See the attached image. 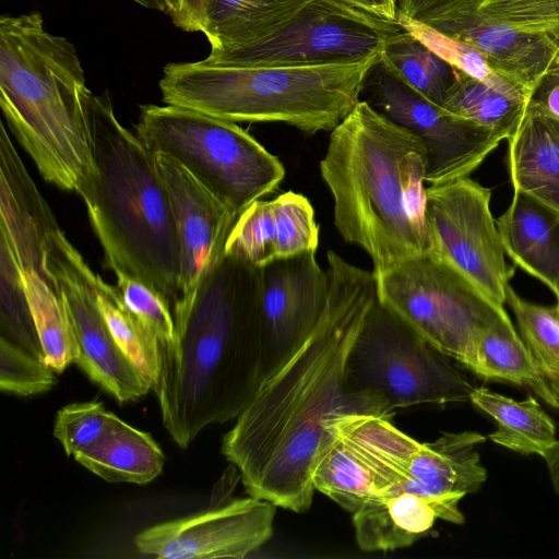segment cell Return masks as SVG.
<instances>
[{"label": "cell", "instance_id": "cell-1", "mask_svg": "<svg viewBox=\"0 0 559 559\" xmlns=\"http://www.w3.org/2000/svg\"><path fill=\"white\" fill-rule=\"evenodd\" d=\"M330 292L318 323L259 388L222 440L249 496L296 513L308 511L314 459L334 415L359 413L348 396L352 348L377 301L373 272L329 251Z\"/></svg>", "mask_w": 559, "mask_h": 559}, {"label": "cell", "instance_id": "cell-2", "mask_svg": "<svg viewBox=\"0 0 559 559\" xmlns=\"http://www.w3.org/2000/svg\"><path fill=\"white\" fill-rule=\"evenodd\" d=\"M260 267L225 255L190 310L159 343L153 389L171 439L187 448L207 426L236 419L262 384Z\"/></svg>", "mask_w": 559, "mask_h": 559}, {"label": "cell", "instance_id": "cell-3", "mask_svg": "<svg viewBox=\"0 0 559 559\" xmlns=\"http://www.w3.org/2000/svg\"><path fill=\"white\" fill-rule=\"evenodd\" d=\"M320 173L334 224L382 272L430 251L426 225V151L415 134L359 100L331 131Z\"/></svg>", "mask_w": 559, "mask_h": 559}, {"label": "cell", "instance_id": "cell-4", "mask_svg": "<svg viewBox=\"0 0 559 559\" xmlns=\"http://www.w3.org/2000/svg\"><path fill=\"white\" fill-rule=\"evenodd\" d=\"M87 120L95 173L79 194L106 266L144 283L173 308L180 292L179 243L155 156L120 123L107 94L93 93Z\"/></svg>", "mask_w": 559, "mask_h": 559}, {"label": "cell", "instance_id": "cell-5", "mask_svg": "<svg viewBox=\"0 0 559 559\" xmlns=\"http://www.w3.org/2000/svg\"><path fill=\"white\" fill-rule=\"evenodd\" d=\"M93 92L79 53L50 33L40 12L0 19V106L40 176L80 192L95 173L87 104Z\"/></svg>", "mask_w": 559, "mask_h": 559}, {"label": "cell", "instance_id": "cell-6", "mask_svg": "<svg viewBox=\"0 0 559 559\" xmlns=\"http://www.w3.org/2000/svg\"><path fill=\"white\" fill-rule=\"evenodd\" d=\"M380 55L357 62L297 67H225L200 61L164 67L165 104L233 122H282L332 131L357 105Z\"/></svg>", "mask_w": 559, "mask_h": 559}, {"label": "cell", "instance_id": "cell-7", "mask_svg": "<svg viewBox=\"0 0 559 559\" xmlns=\"http://www.w3.org/2000/svg\"><path fill=\"white\" fill-rule=\"evenodd\" d=\"M134 130L152 153L174 158L238 215L285 177L280 159L233 121L150 104L141 106Z\"/></svg>", "mask_w": 559, "mask_h": 559}, {"label": "cell", "instance_id": "cell-8", "mask_svg": "<svg viewBox=\"0 0 559 559\" xmlns=\"http://www.w3.org/2000/svg\"><path fill=\"white\" fill-rule=\"evenodd\" d=\"M346 388L364 414L469 401L474 386L441 352L377 301L352 348Z\"/></svg>", "mask_w": 559, "mask_h": 559}, {"label": "cell", "instance_id": "cell-9", "mask_svg": "<svg viewBox=\"0 0 559 559\" xmlns=\"http://www.w3.org/2000/svg\"><path fill=\"white\" fill-rule=\"evenodd\" d=\"M373 274L378 300L471 371L481 332L508 314L430 251Z\"/></svg>", "mask_w": 559, "mask_h": 559}, {"label": "cell", "instance_id": "cell-10", "mask_svg": "<svg viewBox=\"0 0 559 559\" xmlns=\"http://www.w3.org/2000/svg\"><path fill=\"white\" fill-rule=\"evenodd\" d=\"M419 21L476 48L526 98L559 69V0H451Z\"/></svg>", "mask_w": 559, "mask_h": 559}, {"label": "cell", "instance_id": "cell-11", "mask_svg": "<svg viewBox=\"0 0 559 559\" xmlns=\"http://www.w3.org/2000/svg\"><path fill=\"white\" fill-rule=\"evenodd\" d=\"M403 31L334 0H309L265 35L239 46L210 51L202 61L225 67H297L357 62L381 55Z\"/></svg>", "mask_w": 559, "mask_h": 559}, {"label": "cell", "instance_id": "cell-12", "mask_svg": "<svg viewBox=\"0 0 559 559\" xmlns=\"http://www.w3.org/2000/svg\"><path fill=\"white\" fill-rule=\"evenodd\" d=\"M491 190L464 177L427 187L430 252L447 262L499 307L514 267L490 211Z\"/></svg>", "mask_w": 559, "mask_h": 559}, {"label": "cell", "instance_id": "cell-13", "mask_svg": "<svg viewBox=\"0 0 559 559\" xmlns=\"http://www.w3.org/2000/svg\"><path fill=\"white\" fill-rule=\"evenodd\" d=\"M46 269L74 331L75 364L119 403L144 396L152 386L116 345L97 305L95 272L61 228L48 240Z\"/></svg>", "mask_w": 559, "mask_h": 559}, {"label": "cell", "instance_id": "cell-14", "mask_svg": "<svg viewBox=\"0 0 559 559\" xmlns=\"http://www.w3.org/2000/svg\"><path fill=\"white\" fill-rule=\"evenodd\" d=\"M368 103L419 138L429 185L468 177L502 141L495 132L428 100L382 68Z\"/></svg>", "mask_w": 559, "mask_h": 559}, {"label": "cell", "instance_id": "cell-15", "mask_svg": "<svg viewBox=\"0 0 559 559\" xmlns=\"http://www.w3.org/2000/svg\"><path fill=\"white\" fill-rule=\"evenodd\" d=\"M329 292V272L318 263L313 250L260 266L262 383L313 330L324 311Z\"/></svg>", "mask_w": 559, "mask_h": 559}, {"label": "cell", "instance_id": "cell-16", "mask_svg": "<svg viewBox=\"0 0 559 559\" xmlns=\"http://www.w3.org/2000/svg\"><path fill=\"white\" fill-rule=\"evenodd\" d=\"M276 508L252 496L235 499L150 526L134 544L141 554L160 559L245 558L272 537Z\"/></svg>", "mask_w": 559, "mask_h": 559}, {"label": "cell", "instance_id": "cell-17", "mask_svg": "<svg viewBox=\"0 0 559 559\" xmlns=\"http://www.w3.org/2000/svg\"><path fill=\"white\" fill-rule=\"evenodd\" d=\"M169 193L180 253V292L173 317L187 313L204 282L225 258L229 233L239 216L183 166L153 153Z\"/></svg>", "mask_w": 559, "mask_h": 559}, {"label": "cell", "instance_id": "cell-18", "mask_svg": "<svg viewBox=\"0 0 559 559\" xmlns=\"http://www.w3.org/2000/svg\"><path fill=\"white\" fill-rule=\"evenodd\" d=\"M320 227L310 201L287 191L271 201L257 200L237 217L225 247V255L253 266L313 250Z\"/></svg>", "mask_w": 559, "mask_h": 559}, {"label": "cell", "instance_id": "cell-19", "mask_svg": "<svg viewBox=\"0 0 559 559\" xmlns=\"http://www.w3.org/2000/svg\"><path fill=\"white\" fill-rule=\"evenodd\" d=\"M60 227L12 143L0 128V234L8 239L21 270H32L55 290L46 269V249ZM57 293V292H56Z\"/></svg>", "mask_w": 559, "mask_h": 559}, {"label": "cell", "instance_id": "cell-20", "mask_svg": "<svg viewBox=\"0 0 559 559\" xmlns=\"http://www.w3.org/2000/svg\"><path fill=\"white\" fill-rule=\"evenodd\" d=\"M465 496L428 497L412 492L372 498L352 513L355 538L364 551L406 548L427 535L437 520L464 523L459 502Z\"/></svg>", "mask_w": 559, "mask_h": 559}, {"label": "cell", "instance_id": "cell-21", "mask_svg": "<svg viewBox=\"0 0 559 559\" xmlns=\"http://www.w3.org/2000/svg\"><path fill=\"white\" fill-rule=\"evenodd\" d=\"M485 440L478 432L462 431L443 432L432 442L420 443L406 465L403 480L384 495L440 497L476 492L487 478L476 450Z\"/></svg>", "mask_w": 559, "mask_h": 559}, {"label": "cell", "instance_id": "cell-22", "mask_svg": "<svg viewBox=\"0 0 559 559\" xmlns=\"http://www.w3.org/2000/svg\"><path fill=\"white\" fill-rule=\"evenodd\" d=\"M496 223L506 254L559 301V212L514 191Z\"/></svg>", "mask_w": 559, "mask_h": 559}, {"label": "cell", "instance_id": "cell-23", "mask_svg": "<svg viewBox=\"0 0 559 559\" xmlns=\"http://www.w3.org/2000/svg\"><path fill=\"white\" fill-rule=\"evenodd\" d=\"M508 142L513 190L559 212V120L527 104Z\"/></svg>", "mask_w": 559, "mask_h": 559}, {"label": "cell", "instance_id": "cell-24", "mask_svg": "<svg viewBox=\"0 0 559 559\" xmlns=\"http://www.w3.org/2000/svg\"><path fill=\"white\" fill-rule=\"evenodd\" d=\"M74 459L107 481L138 485L155 479L165 464V455L152 436L120 418L98 443Z\"/></svg>", "mask_w": 559, "mask_h": 559}, {"label": "cell", "instance_id": "cell-25", "mask_svg": "<svg viewBox=\"0 0 559 559\" xmlns=\"http://www.w3.org/2000/svg\"><path fill=\"white\" fill-rule=\"evenodd\" d=\"M472 372L486 380L508 381L525 386L547 405L559 408V397L515 332L508 314L481 332Z\"/></svg>", "mask_w": 559, "mask_h": 559}, {"label": "cell", "instance_id": "cell-26", "mask_svg": "<svg viewBox=\"0 0 559 559\" xmlns=\"http://www.w3.org/2000/svg\"><path fill=\"white\" fill-rule=\"evenodd\" d=\"M469 402L495 419L497 429L488 437L501 447L542 456L557 441L554 421L533 396L515 401L484 386H474Z\"/></svg>", "mask_w": 559, "mask_h": 559}, {"label": "cell", "instance_id": "cell-27", "mask_svg": "<svg viewBox=\"0 0 559 559\" xmlns=\"http://www.w3.org/2000/svg\"><path fill=\"white\" fill-rule=\"evenodd\" d=\"M309 0H212L203 34L211 51L254 40L294 15Z\"/></svg>", "mask_w": 559, "mask_h": 559}, {"label": "cell", "instance_id": "cell-28", "mask_svg": "<svg viewBox=\"0 0 559 559\" xmlns=\"http://www.w3.org/2000/svg\"><path fill=\"white\" fill-rule=\"evenodd\" d=\"M314 490L354 513L374 497L371 476L347 443L325 428L311 474Z\"/></svg>", "mask_w": 559, "mask_h": 559}, {"label": "cell", "instance_id": "cell-29", "mask_svg": "<svg viewBox=\"0 0 559 559\" xmlns=\"http://www.w3.org/2000/svg\"><path fill=\"white\" fill-rule=\"evenodd\" d=\"M379 66L441 107L457 78L453 66L404 29L385 45Z\"/></svg>", "mask_w": 559, "mask_h": 559}, {"label": "cell", "instance_id": "cell-30", "mask_svg": "<svg viewBox=\"0 0 559 559\" xmlns=\"http://www.w3.org/2000/svg\"><path fill=\"white\" fill-rule=\"evenodd\" d=\"M526 105L527 99L522 94L498 90L457 70L443 108L509 140L516 131Z\"/></svg>", "mask_w": 559, "mask_h": 559}, {"label": "cell", "instance_id": "cell-31", "mask_svg": "<svg viewBox=\"0 0 559 559\" xmlns=\"http://www.w3.org/2000/svg\"><path fill=\"white\" fill-rule=\"evenodd\" d=\"M44 361L62 372L76 361L78 344L69 314L56 290L32 270H21Z\"/></svg>", "mask_w": 559, "mask_h": 559}, {"label": "cell", "instance_id": "cell-32", "mask_svg": "<svg viewBox=\"0 0 559 559\" xmlns=\"http://www.w3.org/2000/svg\"><path fill=\"white\" fill-rule=\"evenodd\" d=\"M98 308L119 349L148 381L152 389L159 370V342L124 306L116 286L95 273Z\"/></svg>", "mask_w": 559, "mask_h": 559}, {"label": "cell", "instance_id": "cell-33", "mask_svg": "<svg viewBox=\"0 0 559 559\" xmlns=\"http://www.w3.org/2000/svg\"><path fill=\"white\" fill-rule=\"evenodd\" d=\"M0 328L1 336L44 360L21 269L8 239L2 234H0Z\"/></svg>", "mask_w": 559, "mask_h": 559}, {"label": "cell", "instance_id": "cell-34", "mask_svg": "<svg viewBox=\"0 0 559 559\" xmlns=\"http://www.w3.org/2000/svg\"><path fill=\"white\" fill-rule=\"evenodd\" d=\"M506 302L516 318L521 336L542 373L559 397V313L520 297L509 285Z\"/></svg>", "mask_w": 559, "mask_h": 559}, {"label": "cell", "instance_id": "cell-35", "mask_svg": "<svg viewBox=\"0 0 559 559\" xmlns=\"http://www.w3.org/2000/svg\"><path fill=\"white\" fill-rule=\"evenodd\" d=\"M397 23L405 32L420 40L455 69L498 90L522 94L511 83L496 74L487 64L485 57L473 46L449 37L426 23L408 17L401 12L397 14Z\"/></svg>", "mask_w": 559, "mask_h": 559}, {"label": "cell", "instance_id": "cell-36", "mask_svg": "<svg viewBox=\"0 0 559 559\" xmlns=\"http://www.w3.org/2000/svg\"><path fill=\"white\" fill-rule=\"evenodd\" d=\"M119 419L100 402H78L56 415L53 436L68 455H76L98 443Z\"/></svg>", "mask_w": 559, "mask_h": 559}, {"label": "cell", "instance_id": "cell-37", "mask_svg": "<svg viewBox=\"0 0 559 559\" xmlns=\"http://www.w3.org/2000/svg\"><path fill=\"white\" fill-rule=\"evenodd\" d=\"M55 371L8 338L0 336V390L21 396L49 391L56 384Z\"/></svg>", "mask_w": 559, "mask_h": 559}, {"label": "cell", "instance_id": "cell-38", "mask_svg": "<svg viewBox=\"0 0 559 559\" xmlns=\"http://www.w3.org/2000/svg\"><path fill=\"white\" fill-rule=\"evenodd\" d=\"M117 292L127 309L158 340L174 338L175 323L170 304L144 283L124 274H116Z\"/></svg>", "mask_w": 559, "mask_h": 559}, {"label": "cell", "instance_id": "cell-39", "mask_svg": "<svg viewBox=\"0 0 559 559\" xmlns=\"http://www.w3.org/2000/svg\"><path fill=\"white\" fill-rule=\"evenodd\" d=\"M527 104L559 120V69L544 74L527 97Z\"/></svg>", "mask_w": 559, "mask_h": 559}, {"label": "cell", "instance_id": "cell-40", "mask_svg": "<svg viewBox=\"0 0 559 559\" xmlns=\"http://www.w3.org/2000/svg\"><path fill=\"white\" fill-rule=\"evenodd\" d=\"M212 0H178L170 15L176 27L186 32H203Z\"/></svg>", "mask_w": 559, "mask_h": 559}, {"label": "cell", "instance_id": "cell-41", "mask_svg": "<svg viewBox=\"0 0 559 559\" xmlns=\"http://www.w3.org/2000/svg\"><path fill=\"white\" fill-rule=\"evenodd\" d=\"M378 19L397 23L399 0H334Z\"/></svg>", "mask_w": 559, "mask_h": 559}, {"label": "cell", "instance_id": "cell-42", "mask_svg": "<svg viewBox=\"0 0 559 559\" xmlns=\"http://www.w3.org/2000/svg\"><path fill=\"white\" fill-rule=\"evenodd\" d=\"M449 1L451 0H399V10L408 17L420 20L430 10Z\"/></svg>", "mask_w": 559, "mask_h": 559}, {"label": "cell", "instance_id": "cell-43", "mask_svg": "<svg viewBox=\"0 0 559 559\" xmlns=\"http://www.w3.org/2000/svg\"><path fill=\"white\" fill-rule=\"evenodd\" d=\"M542 457L546 462L552 488L559 496V440L550 445Z\"/></svg>", "mask_w": 559, "mask_h": 559}, {"label": "cell", "instance_id": "cell-44", "mask_svg": "<svg viewBox=\"0 0 559 559\" xmlns=\"http://www.w3.org/2000/svg\"><path fill=\"white\" fill-rule=\"evenodd\" d=\"M145 8L167 13L169 16L175 11L178 0H131Z\"/></svg>", "mask_w": 559, "mask_h": 559}, {"label": "cell", "instance_id": "cell-45", "mask_svg": "<svg viewBox=\"0 0 559 559\" xmlns=\"http://www.w3.org/2000/svg\"><path fill=\"white\" fill-rule=\"evenodd\" d=\"M556 308H557V311L559 313V301L556 302Z\"/></svg>", "mask_w": 559, "mask_h": 559}]
</instances>
